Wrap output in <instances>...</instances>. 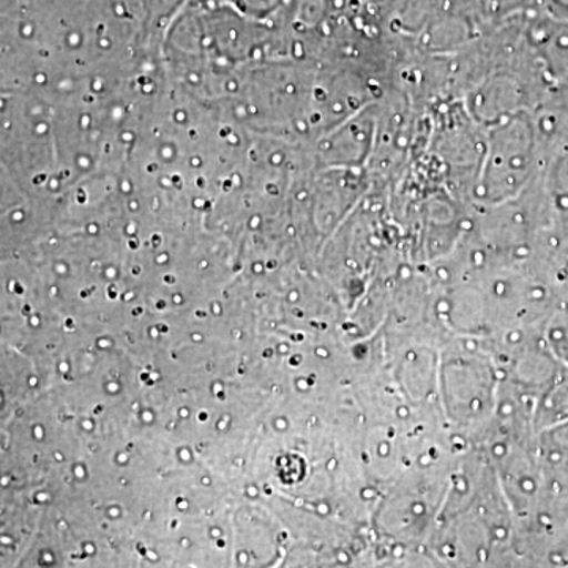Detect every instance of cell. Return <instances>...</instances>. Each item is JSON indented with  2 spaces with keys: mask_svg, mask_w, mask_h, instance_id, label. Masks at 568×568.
Segmentation results:
<instances>
[{
  "mask_svg": "<svg viewBox=\"0 0 568 568\" xmlns=\"http://www.w3.org/2000/svg\"><path fill=\"white\" fill-rule=\"evenodd\" d=\"M530 9L540 10L549 17L568 21V0H534Z\"/></svg>",
  "mask_w": 568,
  "mask_h": 568,
  "instance_id": "3957f363",
  "label": "cell"
},
{
  "mask_svg": "<svg viewBox=\"0 0 568 568\" xmlns=\"http://www.w3.org/2000/svg\"><path fill=\"white\" fill-rule=\"evenodd\" d=\"M541 164L536 118L521 111L500 119L487 136L476 196L488 205L515 200L537 178Z\"/></svg>",
  "mask_w": 568,
  "mask_h": 568,
  "instance_id": "6da1fadb",
  "label": "cell"
},
{
  "mask_svg": "<svg viewBox=\"0 0 568 568\" xmlns=\"http://www.w3.org/2000/svg\"><path fill=\"white\" fill-rule=\"evenodd\" d=\"M519 32L523 47L547 85V100L568 102V21L528 9L519 11Z\"/></svg>",
  "mask_w": 568,
  "mask_h": 568,
  "instance_id": "7a4b0ae2",
  "label": "cell"
}]
</instances>
